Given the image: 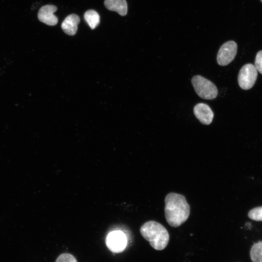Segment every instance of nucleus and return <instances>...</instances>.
<instances>
[{"instance_id":"nucleus-14","label":"nucleus","mask_w":262,"mask_h":262,"mask_svg":"<svg viewBox=\"0 0 262 262\" xmlns=\"http://www.w3.org/2000/svg\"><path fill=\"white\" fill-rule=\"evenodd\" d=\"M55 262H77V261L72 254L63 253L58 256Z\"/></svg>"},{"instance_id":"nucleus-7","label":"nucleus","mask_w":262,"mask_h":262,"mask_svg":"<svg viewBox=\"0 0 262 262\" xmlns=\"http://www.w3.org/2000/svg\"><path fill=\"white\" fill-rule=\"evenodd\" d=\"M57 8L53 5L42 6L38 12V18L42 22L49 26H54L58 23V18L54 14Z\"/></svg>"},{"instance_id":"nucleus-6","label":"nucleus","mask_w":262,"mask_h":262,"mask_svg":"<svg viewBox=\"0 0 262 262\" xmlns=\"http://www.w3.org/2000/svg\"><path fill=\"white\" fill-rule=\"evenodd\" d=\"M237 52V44L233 41L224 43L219 49L217 55V63L221 66H227L234 59Z\"/></svg>"},{"instance_id":"nucleus-9","label":"nucleus","mask_w":262,"mask_h":262,"mask_svg":"<svg viewBox=\"0 0 262 262\" xmlns=\"http://www.w3.org/2000/svg\"><path fill=\"white\" fill-rule=\"evenodd\" d=\"M80 22L79 16L76 14L68 15L63 21L61 27L67 34L74 35L78 30V25Z\"/></svg>"},{"instance_id":"nucleus-10","label":"nucleus","mask_w":262,"mask_h":262,"mask_svg":"<svg viewBox=\"0 0 262 262\" xmlns=\"http://www.w3.org/2000/svg\"><path fill=\"white\" fill-rule=\"evenodd\" d=\"M104 5L109 10L115 11L120 16H125L128 11L126 0H105Z\"/></svg>"},{"instance_id":"nucleus-16","label":"nucleus","mask_w":262,"mask_h":262,"mask_svg":"<svg viewBox=\"0 0 262 262\" xmlns=\"http://www.w3.org/2000/svg\"><path fill=\"white\" fill-rule=\"evenodd\" d=\"M261 1V2H262V0H260Z\"/></svg>"},{"instance_id":"nucleus-1","label":"nucleus","mask_w":262,"mask_h":262,"mask_svg":"<svg viewBox=\"0 0 262 262\" xmlns=\"http://www.w3.org/2000/svg\"><path fill=\"white\" fill-rule=\"evenodd\" d=\"M164 202L165 219L171 227H178L186 221L190 215V207L184 196L170 193L165 196Z\"/></svg>"},{"instance_id":"nucleus-3","label":"nucleus","mask_w":262,"mask_h":262,"mask_svg":"<svg viewBox=\"0 0 262 262\" xmlns=\"http://www.w3.org/2000/svg\"><path fill=\"white\" fill-rule=\"evenodd\" d=\"M192 84L197 95L205 99H213L218 94L215 84L200 75H196L191 80Z\"/></svg>"},{"instance_id":"nucleus-8","label":"nucleus","mask_w":262,"mask_h":262,"mask_svg":"<svg viewBox=\"0 0 262 262\" xmlns=\"http://www.w3.org/2000/svg\"><path fill=\"white\" fill-rule=\"evenodd\" d=\"M194 113L196 117L203 124H210L213 118V112L206 104L199 103L194 108Z\"/></svg>"},{"instance_id":"nucleus-12","label":"nucleus","mask_w":262,"mask_h":262,"mask_svg":"<svg viewBox=\"0 0 262 262\" xmlns=\"http://www.w3.org/2000/svg\"><path fill=\"white\" fill-rule=\"evenodd\" d=\"M250 255L253 262H262V241L253 245L250 250Z\"/></svg>"},{"instance_id":"nucleus-4","label":"nucleus","mask_w":262,"mask_h":262,"mask_svg":"<svg viewBox=\"0 0 262 262\" xmlns=\"http://www.w3.org/2000/svg\"><path fill=\"white\" fill-rule=\"evenodd\" d=\"M258 76V71L252 64L245 65L240 70L238 82L240 87L244 90L251 88L254 85Z\"/></svg>"},{"instance_id":"nucleus-5","label":"nucleus","mask_w":262,"mask_h":262,"mask_svg":"<svg viewBox=\"0 0 262 262\" xmlns=\"http://www.w3.org/2000/svg\"><path fill=\"white\" fill-rule=\"evenodd\" d=\"M106 244L112 252H121L125 250L127 246V237L125 233L120 230L112 231L106 237Z\"/></svg>"},{"instance_id":"nucleus-13","label":"nucleus","mask_w":262,"mask_h":262,"mask_svg":"<svg viewBox=\"0 0 262 262\" xmlns=\"http://www.w3.org/2000/svg\"><path fill=\"white\" fill-rule=\"evenodd\" d=\"M248 217L252 220L262 221V206L251 209L248 213Z\"/></svg>"},{"instance_id":"nucleus-2","label":"nucleus","mask_w":262,"mask_h":262,"mask_svg":"<svg viewBox=\"0 0 262 262\" xmlns=\"http://www.w3.org/2000/svg\"><path fill=\"white\" fill-rule=\"evenodd\" d=\"M140 231L142 236L156 250L164 249L168 243L169 235L167 229L156 221H149L145 223Z\"/></svg>"},{"instance_id":"nucleus-15","label":"nucleus","mask_w":262,"mask_h":262,"mask_svg":"<svg viewBox=\"0 0 262 262\" xmlns=\"http://www.w3.org/2000/svg\"><path fill=\"white\" fill-rule=\"evenodd\" d=\"M254 66L257 71L262 74V50L257 52L255 60Z\"/></svg>"},{"instance_id":"nucleus-11","label":"nucleus","mask_w":262,"mask_h":262,"mask_svg":"<svg viewBox=\"0 0 262 262\" xmlns=\"http://www.w3.org/2000/svg\"><path fill=\"white\" fill-rule=\"evenodd\" d=\"M84 19L91 29H94L100 23V16L94 10H89L85 12Z\"/></svg>"}]
</instances>
